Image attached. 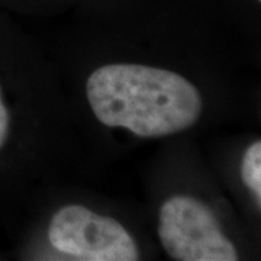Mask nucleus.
<instances>
[{
  "label": "nucleus",
  "instance_id": "1",
  "mask_svg": "<svg viewBox=\"0 0 261 261\" xmlns=\"http://www.w3.org/2000/svg\"><path fill=\"white\" fill-rule=\"evenodd\" d=\"M86 97L96 119L140 138H163L200 119V90L189 79L152 65L113 63L93 70Z\"/></svg>",
  "mask_w": 261,
  "mask_h": 261
},
{
  "label": "nucleus",
  "instance_id": "2",
  "mask_svg": "<svg viewBox=\"0 0 261 261\" xmlns=\"http://www.w3.org/2000/svg\"><path fill=\"white\" fill-rule=\"evenodd\" d=\"M159 238L176 261H237L238 251L218 218L202 200L189 195L168 197L159 212Z\"/></svg>",
  "mask_w": 261,
  "mask_h": 261
},
{
  "label": "nucleus",
  "instance_id": "3",
  "mask_svg": "<svg viewBox=\"0 0 261 261\" xmlns=\"http://www.w3.org/2000/svg\"><path fill=\"white\" fill-rule=\"evenodd\" d=\"M48 241L58 252L84 261H137L140 250L123 225L87 206H61L49 219Z\"/></svg>",
  "mask_w": 261,
  "mask_h": 261
},
{
  "label": "nucleus",
  "instance_id": "4",
  "mask_svg": "<svg viewBox=\"0 0 261 261\" xmlns=\"http://www.w3.org/2000/svg\"><path fill=\"white\" fill-rule=\"evenodd\" d=\"M241 180L261 207V141H254L245 149L241 160Z\"/></svg>",
  "mask_w": 261,
  "mask_h": 261
},
{
  "label": "nucleus",
  "instance_id": "5",
  "mask_svg": "<svg viewBox=\"0 0 261 261\" xmlns=\"http://www.w3.org/2000/svg\"><path fill=\"white\" fill-rule=\"evenodd\" d=\"M12 109L6 99V89L0 77V157L3 155L5 148L8 147L12 135Z\"/></svg>",
  "mask_w": 261,
  "mask_h": 261
},
{
  "label": "nucleus",
  "instance_id": "6",
  "mask_svg": "<svg viewBox=\"0 0 261 261\" xmlns=\"http://www.w3.org/2000/svg\"><path fill=\"white\" fill-rule=\"evenodd\" d=\"M257 2H261V0H257Z\"/></svg>",
  "mask_w": 261,
  "mask_h": 261
}]
</instances>
